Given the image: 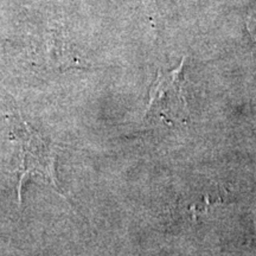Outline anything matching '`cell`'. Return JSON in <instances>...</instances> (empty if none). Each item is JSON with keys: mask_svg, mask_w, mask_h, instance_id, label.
Returning a JSON list of instances; mask_svg holds the SVG:
<instances>
[{"mask_svg": "<svg viewBox=\"0 0 256 256\" xmlns=\"http://www.w3.org/2000/svg\"><path fill=\"white\" fill-rule=\"evenodd\" d=\"M246 25H247V30L249 32V34H250L252 40L256 43V12L249 16Z\"/></svg>", "mask_w": 256, "mask_h": 256, "instance_id": "obj_3", "label": "cell"}, {"mask_svg": "<svg viewBox=\"0 0 256 256\" xmlns=\"http://www.w3.org/2000/svg\"><path fill=\"white\" fill-rule=\"evenodd\" d=\"M184 60L177 69L162 72L156 78L150 94L147 115L156 113L168 124L185 122L188 116L184 95Z\"/></svg>", "mask_w": 256, "mask_h": 256, "instance_id": "obj_2", "label": "cell"}, {"mask_svg": "<svg viewBox=\"0 0 256 256\" xmlns=\"http://www.w3.org/2000/svg\"><path fill=\"white\" fill-rule=\"evenodd\" d=\"M11 138L19 145L20 166L18 168V198L22 200V186L26 177L40 176L60 194L56 178V148L34 130L26 122L14 124Z\"/></svg>", "mask_w": 256, "mask_h": 256, "instance_id": "obj_1", "label": "cell"}]
</instances>
